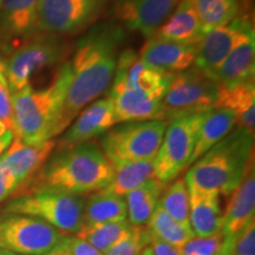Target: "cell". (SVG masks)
Masks as SVG:
<instances>
[{"label":"cell","instance_id":"6da1fadb","mask_svg":"<svg viewBox=\"0 0 255 255\" xmlns=\"http://www.w3.org/2000/svg\"><path fill=\"white\" fill-rule=\"evenodd\" d=\"M126 39L124 27L115 21L96 24L77 41L70 83L58 126V135L87 105L103 95L113 83L119 51Z\"/></svg>","mask_w":255,"mask_h":255},{"label":"cell","instance_id":"7a4b0ae2","mask_svg":"<svg viewBox=\"0 0 255 255\" xmlns=\"http://www.w3.org/2000/svg\"><path fill=\"white\" fill-rule=\"evenodd\" d=\"M114 176V167L95 143L60 148L32 176L23 191L50 190L82 196L103 190ZM20 193V191H19Z\"/></svg>","mask_w":255,"mask_h":255},{"label":"cell","instance_id":"3957f363","mask_svg":"<svg viewBox=\"0 0 255 255\" xmlns=\"http://www.w3.org/2000/svg\"><path fill=\"white\" fill-rule=\"evenodd\" d=\"M253 150L254 133L237 127L190 165L184 177L188 190L231 195L253 162Z\"/></svg>","mask_w":255,"mask_h":255},{"label":"cell","instance_id":"277c9868","mask_svg":"<svg viewBox=\"0 0 255 255\" xmlns=\"http://www.w3.org/2000/svg\"><path fill=\"white\" fill-rule=\"evenodd\" d=\"M70 83V63L64 64L52 84L12 94L13 135L25 144L36 145L58 136V126Z\"/></svg>","mask_w":255,"mask_h":255},{"label":"cell","instance_id":"5b68a950","mask_svg":"<svg viewBox=\"0 0 255 255\" xmlns=\"http://www.w3.org/2000/svg\"><path fill=\"white\" fill-rule=\"evenodd\" d=\"M84 205L82 196L50 190L20 191L8 201L2 213L37 218L69 237L82 227Z\"/></svg>","mask_w":255,"mask_h":255},{"label":"cell","instance_id":"8992f818","mask_svg":"<svg viewBox=\"0 0 255 255\" xmlns=\"http://www.w3.org/2000/svg\"><path fill=\"white\" fill-rule=\"evenodd\" d=\"M168 122L145 121L111 128L101 139V150L113 167L155 158Z\"/></svg>","mask_w":255,"mask_h":255},{"label":"cell","instance_id":"52a82bcc","mask_svg":"<svg viewBox=\"0 0 255 255\" xmlns=\"http://www.w3.org/2000/svg\"><path fill=\"white\" fill-rule=\"evenodd\" d=\"M206 113L187 115L168 122L163 139L154 158L152 176L159 182L167 186L189 167Z\"/></svg>","mask_w":255,"mask_h":255},{"label":"cell","instance_id":"ba28073f","mask_svg":"<svg viewBox=\"0 0 255 255\" xmlns=\"http://www.w3.org/2000/svg\"><path fill=\"white\" fill-rule=\"evenodd\" d=\"M218 84L195 65L174 73L161 101L164 121L206 113L214 108Z\"/></svg>","mask_w":255,"mask_h":255},{"label":"cell","instance_id":"9c48e42d","mask_svg":"<svg viewBox=\"0 0 255 255\" xmlns=\"http://www.w3.org/2000/svg\"><path fill=\"white\" fill-rule=\"evenodd\" d=\"M40 33L23 41L5 60V76L11 94L23 90L30 85L34 73L60 62L66 55V45L62 38Z\"/></svg>","mask_w":255,"mask_h":255},{"label":"cell","instance_id":"30bf717a","mask_svg":"<svg viewBox=\"0 0 255 255\" xmlns=\"http://www.w3.org/2000/svg\"><path fill=\"white\" fill-rule=\"evenodd\" d=\"M65 235L37 218L2 213L0 215V248L20 255H43Z\"/></svg>","mask_w":255,"mask_h":255},{"label":"cell","instance_id":"8fae6325","mask_svg":"<svg viewBox=\"0 0 255 255\" xmlns=\"http://www.w3.org/2000/svg\"><path fill=\"white\" fill-rule=\"evenodd\" d=\"M108 0H39L38 30L43 33L75 34L94 24Z\"/></svg>","mask_w":255,"mask_h":255},{"label":"cell","instance_id":"7c38bea8","mask_svg":"<svg viewBox=\"0 0 255 255\" xmlns=\"http://www.w3.org/2000/svg\"><path fill=\"white\" fill-rule=\"evenodd\" d=\"M254 37V25L250 15H239L225 26L206 32L196 45L195 66L215 82L218 70L229 53Z\"/></svg>","mask_w":255,"mask_h":255},{"label":"cell","instance_id":"4fadbf2b","mask_svg":"<svg viewBox=\"0 0 255 255\" xmlns=\"http://www.w3.org/2000/svg\"><path fill=\"white\" fill-rule=\"evenodd\" d=\"M180 0H115V18L127 30L151 38L167 20Z\"/></svg>","mask_w":255,"mask_h":255},{"label":"cell","instance_id":"5bb4252c","mask_svg":"<svg viewBox=\"0 0 255 255\" xmlns=\"http://www.w3.org/2000/svg\"><path fill=\"white\" fill-rule=\"evenodd\" d=\"M109 98L114 104L117 123L164 121L162 100L136 90L122 76L116 73Z\"/></svg>","mask_w":255,"mask_h":255},{"label":"cell","instance_id":"9a60e30c","mask_svg":"<svg viewBox=\"0 0 255 255\" xmlns=\"http://www.w3.org/2000/svg\"><path fill=\"white\" fill-rule=\"evenodd\" d=\"M116 124L114 104L110 98L96 100L78 114L72 126H69L68 131L60 139L59 148L89 142L95 137L104 135Z\"/></svg>","mask_w":255,"mask_h":255},{"label":"cell","instance_id":"2e32d148","mask_svg":"<svg viewBox=\"0 0 255 255\" xmlns=\"http://www.w3.org/2000/svg\"><path fill=\"white\" fill-rule=\"evenodd\" d=\"M116 75L122 76L136 90L162 100L174 73H168L143 62L132 49L124 50L117 58Z\"/></svg>","mask_w":255,"mask_h":255},{"label":"cell","instance_id":"e0dca14e","mask_svg":"<svg viewBox=\"0 0 255 255\" xmlns=\"http://www.w3.org/2000/svg\"><path fill=\"white\" fill-rule=\"evenodd\" d=\"M39 0H2L0 6V40H27L39 33Z\"/></svg>","mask_w":255,"mask_h":255},{"label":"cell","instance_id":"ac0fdd59","mask_svg":"<svg viewBox=\"0 0 255 255\" xmlns=\"http://www.w3.org/2000/svg\"><path fill=\"white\" fill-rule=\"evenodd\" d=\"M149 65L168 73H177L195 65L196 45L151 37L138 53Z\"/></svg>","mask_w":255,"mask_h":255},{"label":"cell","instance_id":"d6986e66","mask_svg":"<svg viewBox=\"0 0 255 255\" xmlns=\"http://www.w3.org/2000/svg\"><path fill=\"white\" fill-rule=\"evenodd\" d=\"M55 146V139L30 145L25 144L17 137H13V141L0 158V164L13 174L20 187L40 170V168L52 155Z\"/></svg>","mask_w":255,"mask_h":255},{"label":"cell","instance_id":"ffe728a7","mask_svg":"<svg viewBox=\"0 0 255 255\" xmlns=\"http://www.w3.org/2000/svg\"><path fill=\"white\" fill-rule=\"evenodd\" d=\"M231 195V201L222 216L221 233L223 238L235 237L251 220L255 219L254 161L247 168L240 184Z\"/></svg>","mask_w":255,"mask_h":255},{"label":"cell","instance_id":"44dd1931","mask_svg":"<svg viewBox=\"0 0 255 255\" xmlns=\"http://www.w3.org/2000/svg\"><path fill=\"white\" fill-rule=\"evenodd\" d=\"M188 193L189 223L195 237L207 238L221 233V195L216 191L188 190Z\"/></svg>","mask_w":255,"mask_h":255},{"label":"cell","instance_id":"7402d4cb","mask_svg":"<svg viewBox=\"0 0 255 255\" xmlns=\"http://www.w3.org/2000/svg\"><path fill=\"white\" fill-rule=\"evenodd\" d=\"M215 108H223L235 115L237 126L254 133L255 83L254 79L233 85H218Z\"/></svg>","mask_w":255,"mask_h":255},{"label":"cell","instance_id":"603a6c76","mask_svg":"<svg viewBox=\"0 0 255 255\" xmlns=\"http://www.w3.org/2000/svg\"><path fill=\"white\" fill-rule=\"evenodd\" d=\"M205 36L202 25L190 0H180L167 20L152 37L197 45Z\"/></svg>","mask_w":255,"mask_h":255},{"label":"cell","instance_id":"cb8c5ba5","mask_svg":"<svg viewBox=\"0 0 255 255\" xmlns=\"http://www.w3.org/2000/svg\"><path fill=\"white\" fill-rule=\"evenodd\" d=\"M165 184L151 176L126 196L127 220L132 227L145 228L154 214Z\"/></svg>","mask_w":255,"mask_h":255},{"label":"cell","instance_id":"d4e9b609","mask_svg":"<svg viewBox=\"0 0 255 255\" xmlns=\"http://www.w3.org/2000/svg\"><path fill=\"white\" fill-rule=\"evenodd\" d=\"M237 126L235 115L223 108H212L207 111L201 123L199 135L193 156L190 158V164L202 157L207 151L218 144L222 138H225Z\"/></svg>","mask_w":255,"mask_h":255},{"label":"cell","instance_id":"484cf974","mask_svg":"<svg viewBox=\"0 0 255 255\" xmlns=\"http://www.w3.org/2000/svg\"><path fill=\"white\" fill-rule=\"evenodd\" d=\"M255 76V37L235 47L223 60L216 73L218 85H233L254 79Z\"/></svg>","mask_w":255,"mask_h":255},{"label":"cell","instance_id":"4316f807","mask_svg":"<svg viewBox=\"0 0 255 255\" xmlns=\"http://www.w3.org/2000/svg\"><path fill=\"white\" fill-rule=\"evenodd\" d=\"M121 221H127V205L123 197L97 191L85 201L82 226Z\"/></svg>","mask_w":255,"mask_h":255},{"label":"cell","instance_id":"83f0119b","mask_svg":"<svg viewBox=\"0 0 255 255\" xmlns=\"http://www.w3.org/2000/svg\"><path fill=\"white\" fill-rule=\"evenodd\" d=\"M152 171H154V158L114 167V176L110 183L101 191L109 195L126 197L130 191L149 180L152 176Z\"/></svg>","mask_w":255,"mask_h":255},{"label":"cell","instance_id":"f1b7e54d","mask_svg":"<svg viewBox=\"0 0 255 255\" xmlns=\"http://www.w3.org/2000/svg\"><path fill=\"white\" fill-rule=\"evenodd\" d=\"M145 228L150 233L151 240L154 239L165 242L176 250L195 237L190 226L182 225L174 220L159 203Z\"/></svg>","mask_w":255,"mask_h":255},{"label":"cell","instance_id":"f546056e","mask_svg":"<svg viewBox=\"0 0 255 255\" xmlns=\"http://www.w3.org/2000/svg\"><path fill=\"white\" fill-rule=\"evenodd\" d=\"M132 226L127 221L108 222L100 225L82 226L75 237L89 242L96 250L105 254L126 239L132 231Z\"/></svg>","mask_w":255,"mask_h":255},{"label":"cell","instance_id":"4dcf8cb0","mask_svg":"<svg viewBox=\"0 0 255 255\" xmlns=\"http://www.w3.org/2000/svg\"><path fill=\"white\" fill-rule=\"evenodd\" d=\"M195 8L203 31L225 26L239 17V0H190Z\"/></svg>","mask_w":255,"mask_h":255},{"label":"cell","instance_id":"1f68e13d","mask_svg":"<svg viewBox=\"0 0 255 255\" xmlns=\"http://www.w3.org/2000/svg\"><path fill=\"white\" fill-rule=\"evenodd\" d=\"M159 206L177 222L190 226L189 193L184 178H176L170 182L159 199Z\"/></svg>","mask_w":255,"mask_h":255},{"label":"cell","instance_id":"d6a6232c","mask_svg":"<svg viewBox=\"0 0 255 255\" xmlns=\"http://www.w3.org/2000/svg\"><path fill=\"white\" fill-rule=\"evenodd\" d=\"M151 242V235L146 228L133 227L131 233L104 255H139Z\"/></svg>","mask_w":255,"mask_h":255},{"label":"cell","instance_id":"836d02e7","mask_svg":"<svg viewBox=\"0 0 255 255\" xmlns=\"http://www.w3.org/2000/svg\"><path fill=\"white\" fill-rule=\"evenodd\" d=\"M223 244L222 233L213 237H194L182 247L177 248L178 255H218Z\"/></svg>","mask_w":255,"mask_h":255},{"label":"cell","instance_id":"e575fe53","mask_svg":"<svg viewBox=\"0 0 255 255\" xmlns=\"http://www.w3.org/2000/svg\"><path fill=\"white\" fill-rule=\"evenodd\" d=\"M233 255H255V219L251 220L246 227L233 237Z\"/></svg>","mask_w":255,"mask_h":255},{"label":"cell","instance_id":"d590c367","mask_svg":"<svg viewBox=\"0 0 255 255\" xmlns=\"http://www.w3.org/2000/svg\"><path fill=\"white\" fill-rule=\"evenodd\" d=\"M0 122L13 132V107H12V94L6 78L0 79Z\"/></svg>","mask_w":255,"mask_h":255},{"label":"cell","instance_id":"8d00e7d4","mask_svg":"<svg viewBox=\"0 0 255 255\" xmlns=\"http://www.w3.org/2000/svg\"><path fill=\"white\" fill-rule=\"evenodd\" d=\"M18 187L19 182L13 174L0 164V203L11 196Z\"/></svg>","mask_w":255,"mask_h":255},{"label":"cell","instance_id":"74e56055","mask_svg":"<svg viewBox=\"0 0 255 255\" xmlns=\"http://www.w3.org/2000/svg\"><path fill=\"white\" fill-rule=\"evenodd\" d=\"M65 241L72 255H104L89 242L82 240L75 235L65 237Z\"/></svg>","mask_w":255,"mask_h":255},{"label":"cell","instance_id":"f35d334b","mask_svg":"<svg viewBox=\"0 0 255 255\" xmlns=\"http://www.w3.org/2000/svg\"><path fill=\"white\" fill-rule=\"evenodd\" d=\"M149 247L151 248L154 255H178L176 248L171 247L170 245L165 244V242L154 240V239L151 240Z\"/></svg>","mask_w":255,"mask_h":255},{"label":"cell","instance_id":"ab89813d","mask_svg":"<svg viewBox=\"0 0 255 255\" xmlns=\"http://www.w3.org/2000/svg\"><path fill=\"white\" fill-rule=\"evenodd\" d=\"M43 255H72L71 252H70L68 245H66L65 237H64L62 240H60L58 244L56 245L52 250H50L47 253Z\"/></svg>","mask_w":255,"mask_h":255},{"label":"cell","instance_id":"60d3db41","mask_svg":"<svg viewBox=\"0 0 255 255\" xmlns=\"http://www.w3.org/2000/svg\"><path fill=\"white\" fill-rule=\"evenodd\" d=\"M13 132L9 131V130H7L4 135H2L1 137H0V158H1V156L5 154V151L7 150V148L9 146V144H11V142L13 141Z\"/></svg>","mask_w":255,"mask_h":255},{"label":"cell","instance_id":"b9f144b4","mask_svg":"<svg viewBox=\"0 0 255 255\" xmlns=\"http://www.w3.org/2000/svg\"><path fill=\"white\" fill-rule=\"evenodd\" d=\"M232 246H233V238H223L222 247L218 253V255H233Z\"/></svg>","mask_w":255,"mask_h":255},{"label":"cell","instance_id":"7bdbcfd3","mask_svg":"<svg viewBox=\"0 0 255 255\" xmlns=\"http://www.w3.org/2000/svg\"><path fill=\"white\" fill-rule=\"evenodd\" d=\"M6 65H5V59H2V57L0 56V79L6 78Z\"/></svg>","mask_w":255,"mask_h":255},{"label":"cell","instance_id":"ee69618b","mask_svg":"<svg viewBox=\"0 0 255 255\" xmlns=\"http://www.w3.org/2000/svg\"><path fill=\"white\" fill-rule=\"evenodd\" d=\"M7 130H8L7 127H6L5 124L2 123V122H0V137L4 135V133H5L6 131H7Z\"/></svg>","mask_w":255,"mask_h":255},{"label":"cell","instance_id":"f6af8a7d","mask_svg":"<svg viewBox=\"0 0 255 255\" xmlns=\"http://www.w3.org/2000/svg\"><path fill=\"white\" fill-rule=\"evenodd\" d=\"M139 255H154V253H152V251H151V248L150 247H145L144 250L142 251V253L139 254Z\"/></svg>","mask_w":255,"mask_h":255},{"label":"cell","instance_id":"bcb514c9","mask_svg":"<svg viewBox=\"0 0 255 255\" xmlns=\"http://www.w3.org/2000/svg\"><path fill=\"white\" fill-rule=\"evenodd\" d=\"M0 255H20V254H15V253H12V252H8V251L1 250V248H0Z\"/></svg>","mask_w":255,"mask_h":255},{"label":"cell","instance_id":"7dc6e473","mask_svg":"<svg viewBox=\"0 0 255 255\" xmlns=\"http://www.w3.org/2000/svg\"><path fill=\"white\" fill-rule=\"evenodd\" d=\"M1 1H2V0H0V6H1Z\"/></svg>","mask_w":255,"mask_h":255}]
</instances>
